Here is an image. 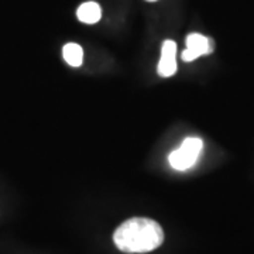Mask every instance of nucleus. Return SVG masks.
Segmentation results:
<instances>
[{
  "instance_id": "nucleus-1",
  "label": "nucleus",
  "mask_w": 254,
  "mask_h": 254,
  "mask_svg": "<svg viewBox=\"0 0 254 254\" xmlns=\"http://www.w3.org/2000/svg\"><path fill=\"white\" fill-rule=\"evenodd\" d=\"M113 242L123 253H148L163 245L164 230L153 219H128L116 229Z\"/></svg>"
},
{
  "instance_id": "nucleus-2",
  "label": "nucleus",
  "mask_w": 254,
  "mask_h": 254,
  "mask_svg": "<svg viewBox=\"0 0 254 254\" xmlns=\"http://www.w3.org/2000/svg\"><path fill=\"white\" fill-rule=\"evenodd\" d=\"M203 148V143L198 137H188L184 140V143L178 150L173 151L168 161L171 164V167L178 170V171H185L190 170V167H193L195 163L198 161L200 153Z\"/></svg>"
},
{
  "instance_id": "nucleus-3",
  "label": "nucleus",
  "mask_w": 254,
  "mask_h": 254,
  "mask_svg": "<svg viewBox=\"0 0 254 254\" xmlns=\"http://www.w3.org/2000/svg\"><path fill=\"white\" fill-rule=\"evenodd\" d=\"M212 53H213V40L198 33H192L187 37V48L182 53V60L190 63L202 55H209Z\"/></svg>"
},
{
  "instance_id": "nucleus-4",
  "label": "nucleus",
  "mask_w": 254,
  "mask_h": 254,
  "mask_svg": "<svg viewBox=\"0 0 254 254\" xmlns=\"http://www.w3.org/2000/svg\"><path fill=\"white\" fill-rule=\"evenodd\" d=\"M177 72V44L173 40L164 41L161 48V58L158 63V75L168 78Z\"/></svg>"
},
{
  "instance_id": "nucleus-5",
  "label": "nucleus",
  "mask_w": 254,
  "mask_h": 254,
  "mask_svg": "<svg viewBox=\"0 0 254 254\" xmlns=\"http://www.w3.org/2000/svg\"><path fill=\"white\" fill-rule=\"evenodd\" d=\"M76 16H78V20L85 24H95L102 17V9L95 1H86L78 7Z\"/></svg>"
},
{
  "instance_id": "nucleus-6",
  "label": "nucleus",
  "mask_w": 254,
  "mask_h": 254,
  "mask_svg": "<svg viewBox=\"0 0 254 254\" xmlns=\"http://www.w3.org/2000/svg\"><path fill=\"white\" fill-rule=\"evenodd\" d=\"M64 60L71 66H81L83 61V50L76 43H68L63 48Z\"/></svg>"
},
{
  "instance_id": "nucleus-7",
  "label": "nucleus",
  "mask_w": 254,
  "mask_h": 254,
  "mask_svg": "<svg viewBox=\"0 0 254 254\" xmlns=\"http://www.w3.org/2000/svg\"><path fill=\"white\" fill-rule=\"evenodd\" d=\"M147 1H157V0H147Z\"/></svg>"
}]
</instances>
